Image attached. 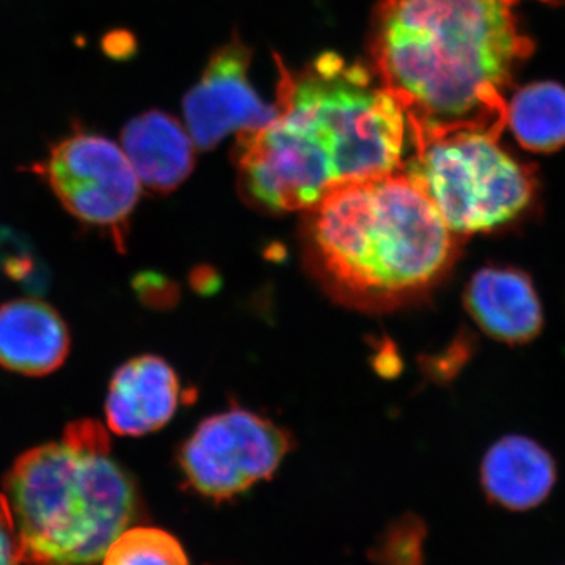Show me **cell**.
Listing matches in <instances>:
<instances>
[{"instance_id":"obj_7","label":"cell","mask_w":565,"mask_h":565,"mask_svg":"<svg viewBox=\"0 0 565 565\" xmlns=\"http://www.w3.org/2000/svg\"><path fill=\"white\" fill-rule=\"evenodd\" d=\"M289 446V435L269 419L232 408L204 419L182 445L178 462L193 490L225 501L273 478Z\"/></svg>"},{"instance_id":"obj_11","label":"cell","mask_w":565,"mask_h":565,"mask_svg":"<svg viewBox=\"0 0 565 565\" xmlns=\"http://www.w3.org/2000/svg\"><path fill=\"white\" fill-rule=\"evenodd\" d=\"M465 307L482 332L508 344L534 340L544 326L533 281L514 267L478 270L465 291Z\"/></svg>"},{"instance_id":"obj_8","label":"cell","mask_w":565,"mask_h":565,"mask_svg":"<svg viewBox=\"0 0 565 565\" xmlns=\"http://www.w3.org/2000/svg\"><path fill=\"white\" fill-rule=\"evenodd\" d=\"M234 158L245 195L267 211H310L338 184L329 156L281 117L237 134Z\"/></svg>"},{"instance_id":"obj_6","label":"cell","mask_w":565,"mask_h":565,"mask_svg":"<svg viewBox=\"0 0 565 565\" xmlns=\"http://www.w3.org/2000/svg\"><path fill=\"white\" fill-rule=\"evenodd\" d=\"M29 170L50 185L73 217L109 233L122 248L139 203L140 180L120 145L73 126Z\"/></svg>"},{"instance_id":"obj_2","label":"cell","mask_w":565,"mask_h":565,"mask_svg":"<svg viewBox=\"0 0 565 565\" xmlns=\"http://www.w3.org/2000/svg\"><path fill=\"white\" fill-rule=\"evenodd\" d=\"M310 211L318 269L353 302H399L426 291L459 252L460 237L403 170L340 182Z\"/></svg>"},{"instance_id":"obj_3","label":"cell","mask_w":565,"mask_h":565,"mask_svg":"<svg viewBox=\"0 0 565 565\" xmlns=\"http://www.w3.org/2000/svg\"><path fill=\"white\" fill-rule=\"evenodd\" d=\"M6 497L25 565H95L139 512L132 479L92 419L24 452L7 475Z\"/></svg>"},{"instance_id":"obj_4","label":"cell","mask_w":565,"mask_h":565,"mask_svg":"<svg viewBox=\"0 0 565 565\" xmlns=\"http://www.w3.org/2000/svg\"><path fill=\"white\" fill-rule=\"evenodd\" d=\"M278 68V115L322 148L338 184L403 170L407 117L373 71L334 52L297 73Z\"/></svg>"},{"instance_id":"obj_5","label":"cell","mask_w":565,"mask_h":565,"mask_svg":"<svg viewBox=\"0 0 565 565\" xmlns=\"http://www.w3.org/2000/svg\"><path fill=\"white\" fill-rule=\"evenodd\" d=\"M498 139L473 128L411 136L414 152L403 172L460 239L515 225L533 204V167L512 158Z\"/></svg>"},{"instance_id":"obj_15","label":"cell","mask_w":565,"mask_h":565,"mask_svg":"<svg viewBox=\"0 0 565 565\" xmlns=\"http://www.w3.org/2000/svg\"><path fill=\"white\" fill-rule=\"evenodd\" d=\"M508 126L526 150L550 152L565 145V88L539 82L508 102Z\"/></svg>"},{"instance_id":"obj_10","label":"cell","mask_w":565,"mask_h":565,"mask_svg":"<svg viewBox=\"0 0 565 565\" xmlns=\"http://www.w3.org/2000/svg\"><path fill=\"white\" fill-rule=\"evenodd\" d=\"M177 371L156 355H141L115 373L106 399L111 433L140 437L166 426L181 403Z\"/></svg>"},{"instance_id":"obj_18","label":"cell","mask_w":565,"mask_h":565,"mask_svg":"<svg viewBox=\"0 0 565 565\" xmlns=\"http://www.w3.org/2000/svg\"><path fill=\"white\" fill-rule=\"evenodd\" d=\"M21 539L6 493H0V565H21Z\"/></svg>"},{"instance_id":"obj_17","label":"cell","mask_w":565,"mask_h":565,"mask_svg":"<svg viewBox=\"0 0 565 565\" xmlns=\"http://www.w3.org/2000/svg\"><path fill=\"white\" fill-rule=\"evenodd\" d=\"M424 537L423 523L416 516H404L385 531L371 553L379 565H423Z\"/></svg>"},{"instance_id":"obj_12","label":"cell","mask_w":565,"mask_h":565,"mask_svg":"<svg viewBox=\"0 0 565 565\" xmlns=\"http://www.w3.org/2000/svg\"><path fill=\"white\" fill-rule=\"evenodd\" d=\"M68 352V327L50 305L36 299L0 305V366L39 377L58 370Z\"/></svg>"},{"instance_id":"obj_9","label":"cell","mask_w":565,"mask_h":565,"mask_svg":"<svg viewBox=\"0 0 565 565\" xmlns=\"http://www.w3.org/2000/svg\"><path fill=\"white\" fill-rule=\"evenodd\" d=\"M250 62L243 41H230L212 55L202 79L185 95V125L200 150L217 147L232 132L256 131L277 120V104L264 103L252 85Z\"/></svg>"},{"instance_id":"obj_13","label":"cell","mask_w":565,"mask_h":565,"mask_svg":"<svg viewBox=\"0 0 565 565\" xmlns=\"http://www.w3.org/2000/svg\"><path fill=\"white\" fill-rule=\"evenodd\" d=\"M193 140L181 122L162 110L137 115L121 131V148L141 184L172 192L193 169Z\"/></svg>"},{"instance_id":"obj_19","label":"cell","mask_w":565,"mask_h":565,"mask_svg":"<svg viewBox=\"0 0 565 565\" xmlns=\"http://www.w3.org/2000/svg\"><path fill=\"white\" fill-rule=\"evenodd\" d=\"M512 2H516V0H512ZM542 2H548V3H564L565 0H542Z\"/></svg>"},{"instance_id":"obj_16","label":"cell","mask_w":565,"mask_h":565,"mask_svg":"<svg viewBox=\"0 0 565 565\" xmlns=\"http://www.w3.org/2000/svg\"><path fill=\"white\" fill-rule=\"evenodd\" d=\"M103 565H189L180 542L167 531L134 526L110 545Z\"/></svg>"},{"instance_id":"obj_14","label":"cell","mask_w":565,"mask_h":565,"mask_svg":"<svg viewBox=\"0 0 565 565\" xmlns=\"http://www.w3.org/2000/svg\"><path fill=\"white\" fill-rule=\"evenodd\" d=\"M555 481L556 467L548 451L520 435L501 438L482 460L481 482L487 497L511 511L541 504Z\"/></svg>"},{"instance_id":"obj_1","label":"cell","mask_w":565,"mask_h":565,"mask_svg":"<svg viewBox=\"0 0 565 565\" xmlns=\"http://www.w3.org/2000/svg\"><path fill=\"white\" fill-rule=\"evenodd\" d=\"M512 0H381L371 28L374 73L401 104L408 136L473 128L501 136L505 92L534 46Z\"/></svg>"}]
</instances>
